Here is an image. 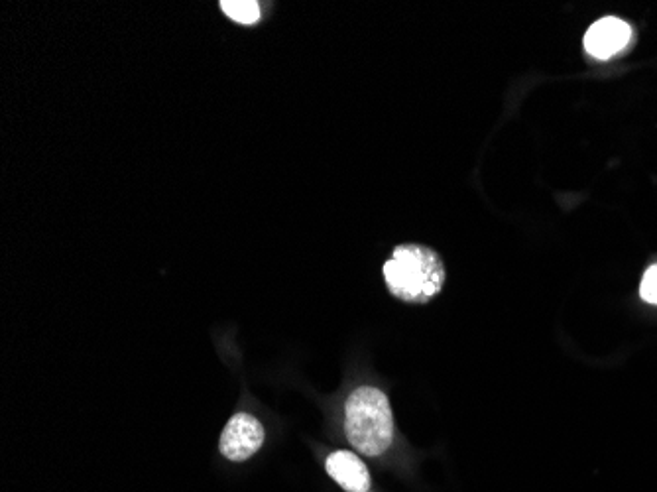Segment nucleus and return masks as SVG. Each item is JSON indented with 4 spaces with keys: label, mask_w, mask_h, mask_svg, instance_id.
I'll list each match as a JSON object with an SVG mask.
<instances>
[{
    "label": "nucleus",
    "mask_w": 657,
    "mask_h": 492,
    "mask_svg": "<svg viewBox=\"0 0 657 492\" xmlns=\"http://www.w3.org/2000/svg\"><path fill=\"white\" fill-rule=\"evenodd\" d=\"M345 431L362 455H382L394 441V418L386 394L372 386L357 388L347 400Z\"/></svg>",
    "instance_id": "nucleus-2"
},
{
    "label": "nucleus",
    "mask_w": 657,
    "mask_h": 492,
    "mask_svg": "<svg viewBox=\"0 0 657 492\" xmlns=\"http://www.w3.org/2000/svg\"><path fill=\"white\" fill-rule=\"evenodd\" d=\"M632 38L630 26L614 16L595 22L585 36V50L597 60H610L620 54Z\"/></svg>",
    "instance_id": "nucleus-4"
},
{
    "label": "nucleus",
    "mask_w": 657,
    "mask_h": 492,
    "mask_svg": "<svg viewBox=\"0 0 657 492\" xmlns=\"http://www.w3.org/2000/svg\"><path fill=\"white\" fill-rule=\"evenodd\" d=\"M384 280L398 300L427 304L445 284V266L439 254L427 246L402 245L384 264Z\"/></svg>",
    "instance_id": "nucleus-1"
},
{
    "label": "nucleus",
    "mask_w": 657,
    "mask_h": 492,
    "mask_svg": "<svg viewBox=\"0 0 657 492\" xmlns=\"http://www.w3.org/2000/svg\"><path fill=\"white\" fill-rule=\"evenodd\" d=\"M640 296L648 304L657 306V264L646 270L644 280H642V286H640Z\"/></svg>",
    "instance_id": "nucleus-7"
},
{
    "label": "nucleus",
    "mask_w": 657,
    "mask_h": 492,
    "mask_svg": "<svg viewBox=\"0 0 657 492\" xmlns=\"http://www.w3.org/2000/svg\"><path fill=\"white\" fill-rule=\"evenodd\" d=\"M327 473L341 485L345 491L368 492L370 489V475L366 465L360 461L355 453L337 451L325 461Z\"/></svg>",
    "instance_id": "nucleus-5"
},
{
    "label": "nucleus",
    "mask_w": 657,
    "mask_h": 492,
    "mask_svg": "<svg viewBox=\"0 0 657 492\" xmlns=\"http://www.w3.org/2000/svg\"><path fill=\"white\" fill-rule=\"evenodd\" d=\"M221 10L235 22L252 26L260 20V4L254 0H221Z\"/></svg>",
    "instance_id": "nucleus-6"
},
{
    "label": "nucleus",
    "mask_w": 657,
    "mask_h": 492,
    "mask_svg": "<svg viewBox=\"0 0 657 492\" xmlns=\"http://www.w3.org/2000/svg\"><path fill=\"white\" fill-rule=\"evenodd\" d=\"M264 443V428L250 414H237L229 420L221 435L219 449L231 461H246Z\"/></svg>",
    "instance_id": "nucleus-3"
}]
</instances>
